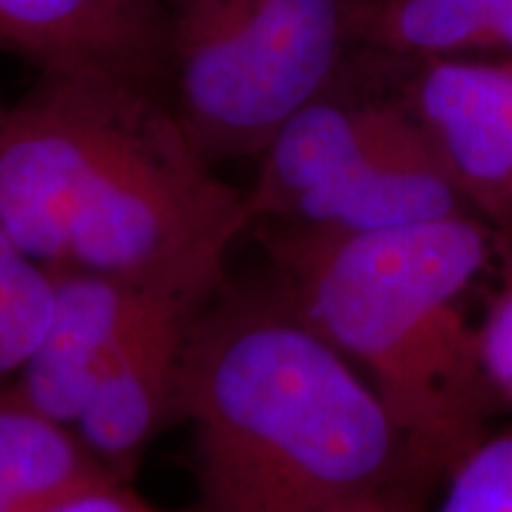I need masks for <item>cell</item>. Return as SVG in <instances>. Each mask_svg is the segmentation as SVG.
Masks as SVG:
<instances>
[{"instance_id":"obj_1","label":"cell","mask_w":512,"mask_h":512,"mask_svg":"<svg viewBox=\"0 0 512 512\" xmlns=\"http://www.w3.org/2000/svg\"><path fill=\"white\" fill-rule=\"evenodd\" d=\"M252 228L159 88L41 72L0 124V230L48 271L110 275L207 304Z\"/></svg>"},{"instance_id":"obj_2","label":"cell","mask_w":512,"mask_h":512,"mask_svg":"<svg viewBox=\"0 0 512 512\" xmlns=\"http://www.w3.org/2000/svg\"><path fill=\"white\" fill-rule=\"evenodd\" d=\"M195 512H337L413 472L373 389L273 290L221 287L185 335Z\"/></svg>"},{"instance_id":"obj_3","label":"cell","mask_w":512,"mask_h":512,"mask_svg":"<svg viewBox=\"0 0 512 512\" xmlns=\"http://www.w3.org/2000/svg\"><path fill=\"white\" fill-rule=\"evenodd\" d=\"M259 228L275 287L373 389L413 472H448L498 399L479 361L470 287L501 240L472 214L375 233Z\"/></svg>"},{"instance_id":"obj_4","label":"cell","mask_w":512,"mask_h":512,"mask_svg":"<svg viewBox=\"0 0 512 512\" xmlns=\"http://www.w3.org/2000/svg\"><path fill=\"white\" fill-rule=\"evenodd\" d=\"M356 0H162V95L209 164L259 157L335 83Z\"/></svg>"},{"instance_id":"obj_5","label":"cell","mask_w":512,"mask_h":512,"mask_svg":"<svg viewBox=\"0 0 512 512\" xmlns=\"http://www.w3.org/2000/svg\"><path fill=\"white\" fill-rule=\"evenodd\" d=\"M53 280L48 328L19 370L15 392L36 411L72 427L93 384L133 339L166 316L204 306L110 275L53 271Z\"/></svg>"},{"instance_id":"obj_6","label":"cell","mask_w":512,"mask_h":512,"mask_svg":"<svg viewBox=\"0 0 512 512\" xmlns=\"http://www.w3.org/2000/svg\"><path fill=\"white\" fill-rule=\"evenodd\" d=\"M411 112L467 211L512 247V57L427 60Z\"/></svg>"},{"instance_id":"obj_7","label":"cell","mask_w":512,"mask_h":512,"mask_svg":"<svg viewBox=\"0 0 512 512\" xmlns=\"http://www.w3.org/2000/svg\"><path fill=\"white\" fill-rule=\"evenodd\" d=\"M0 50L41 72L119 76L162 91V0H0Z\"/></svg>"},{"instance_id":"obj_8","label":"cell","mask_w":512,"mask_h":512,"mask_svg":"<svg viewBox=\"0 0 512 512\" xmlns=\"http://www.w3.org/2000/svg\"><path fill=\"white\" fill-rule=\"evenodd\" d=\"M470 214L444 159L411 110H401L373 150L335 185L275 226L375 233Z\"/></svg>"},{"instance_id":"obj_9","label":"cell","mask_w":512,"mask_h":512,"mask_svg":"<svg viewBox=\"0 0 512 512\" xmlns=\"http://www.w3.org/2000/svg\"><path fill=\"white\" fill-rule=\"evenodd\" d=\"M197 311L166 316L133 339L93 384L74 422L83 444L117 477L176 411L183 344Z\"/></svg>"},{"instance_id":"obj_10","label":"cell","mask_w":512,"mask_h":512,"mask_svg":"<svg viewBox=\"0 0 512 512\" xmlns=\"http://www.w3.org/2000/svg\"><path fill=\"white\" fill-rule=\"evenodd\" d=\"M119 477L57 422L15 392L0 389V512H53Z\"/></svg>"},{"instance_id":"obj_11","label":"cell","mask_w":512,"mask_h":512,"mask_svg":"<svg viewBox=\"0 0 512 512\" xmlns=\"http://www.w3.org/2000/svg\"><path fill=\"white\" fill-rule=\"evenodd\" d=\"M503 5L505 0H368L356 5L354 38L427 60L479 55Z\"/></svg>"},{"instance_id":"obj_12","label":"cell","mask_w":512,"mask_h":512,"mask_svg":"<svg viewBox=\"0 0 512 512\" xmlns=\"http://www.w3.org/2000/svg\"><path fill=\"white\" fill-rule=\"evenodd\" d=\"M53 271L0 230V382L17 375L41 342L53 313Z\"/></svg>"},{"instance_id":"obj_13","label":"cell","mask_w":512,"mask_h":512,"mask_svg":"<svg viewBox=\"0 0 512 512\" xmlns=\"http://www.w3.org/2000/svg\"><path fill=\"white\" fill-rule=\"evenodd\" d=\"M439 512H512V430L484 434L448 470Z\"/></svg>"},{"instance_id":"obj_14","label":"cell","mask_w":512,"mask_h":512,"mask_svg":"<svg viewBox=\"0 0 512 512\" xmlns=\"http://www.w3.org/2000/svg\"><path fill=\"white\" fill-rule=\"evenodd\" d=\"M477 344L491 392L512 406V278L477 320Z\"/></svg>"},{"instance_id":"obj_15","label":"cell","mask_w":512,"mask_h":512,"mask_svg":"<svg viewBox=\"0 0 512 512\" xmlns=\"http://www.w3.org/2000/svg\"><path fill=\"white\" fill-rule=\"evenodd\" d=\"M53 512H155L150 505H145L138 496H133L131 491L121 489L119 482L110 486H102V489L88 491L74 501L60 505Z\"/></svg>"},{"instance_id":"obj_16","label":"cell","mask_w":512,"mask_h":512,"mask_svg":"<svg viewBox=\"0 0 512 512\" xmlns=\"http://www.w3.org/2000/svg\"><path fill=\"white\" fill-rule=\"evenodd\" d=\"M479 55L512 57V0H505L501 15H498L489 34H486Z\"/></svg>"},{"instance_id":"obj_17","label":"cell","mask_w":512,"mask_h":512,"mask_svg":"<svg viewBox=\"0 0 512 512\" xmlns=\"http://www.w3.org/2000/svg\"><path fill=\"white\" fill-rule=\"evenodd\" d=\"M337 512H415L411 501L401 496V491H389V494H377L363 501H356Z\"/></svg>"},{"instance_id":"obj_18","label":"cell","mask_w":512,"mask_h":512,"mask_svg":"<svg viewBox=\"0 0 512 512\" xmlns=\"http://www.w3.org/2000/svg\"><path fill=\"white\" fill-rule=\"evenodd\" d=\"M5 110H8V107H3V105H0V124H3V117H5Z\"/></svg>"}]
</instances>
